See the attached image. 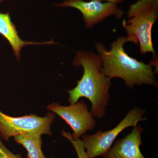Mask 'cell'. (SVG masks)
<instances>
[{
    "label": "cell",
    "mask_w": 158,
    "mask_h": 158,
    "mask_svg": "<svg viewBox=\"0 0 158 158\" xmlns=\"http://www.w3.org/2000/svg\"><path fill=\"white\" fill-rule=\"evenodd\" d=\"M0 136V158H23L20 154H15L4 145Z\"/></svg>",
    "instance_id": "12"
},
{
    "label": "cell",
    "mask_w": 158,
    "mask_h": 158,
    "mask_svg": "<svg viewBox=\"0 0 158 158\" xmlns=\"http://www.w3.org/2000/svg\"><path fill=\"white\" fill-rule=\"evenodd\" d=\"M54 158L53 157H51V158Z\"/></svg>",
    "instance_id": "16"
},
{
    "label": "cell",
    "mask_w": 158,
    "mask_h": 158,
    "mask_svg": "<svg viewBox=\"0 0 158 158\" xmlns=\"http://www.w3.org/2000/svg\"><path fill=\"white\" fill-rule=\"evenodd\" d=\"M155 1L156 2H158V0H155Z\"/></svg>",
    "instance_id": "15"
},
{
    "label": "cell",
    "mask_w": 158,
    "mask_h": 158,
    "mask_svg": "<svg viewBox=\"0 0 158 158\" xmlns=\"http://www.w3.org/2000/svg\"><path fill=\"white\" fill-rule=\"evenodd\" d=\"M144 130L141 126L133 128L132 131L122 139L113 143L103 158H146L140 149L142 145L141 134Z\"/></svg>",
    "instance_id": "8"
},
{
    "label": "cell",
    "mask_w": 158,
    "mask_h": 158,
    "mask_svg": "<svg viewBox=\"0 0 158 158\" xmlns=\"http://www.w3.org/2000/svg\"><path fill=\"white\" fill-rule=\"evenodd\" d=\"M90 1H98L100 2L102 1H106L107 2L113 3L115 5H118V4H121L124 1V0H90Z\"/></svg>",
    "instance_id": "13"
},
{
    "label": "cell",
    "mask_w": 158,
    "mask_h": 158,
    "mask_svg": "<svg viewBox=\"0 0 158 158\" xmlns=\"http://www.w3.org/2000/svg\"><path fill=\"white\" fill-rule=\"evenodd\" d=\"M145 112V110L135 106L112 129L104 131L100 130L92 135H83L82 141L88 158H95L104 155L123 131L128 127H135L139 122L147 119L146 117H143Z\"/></svg>",
    "instance_id": "4"
},
{
    "label": "cell",
    "mask_w": 158,
    "mask_h": 158,
    "mask_svg": "<svg viewBox=\"0 0 158 158\" xmlns=\"http://www.w3.org/2000/svg\"><path fill=\"white\" fill-rule=\"evenodd\" d=\"M56 118V114L48 112L44 117L34 114L12 117L0 110V136L6 141L11 137L25 134L51 135V127Z\"/></svg>",
    "instance_id": "5"
},
{
    "label": "cell",
    "mask_w": 158,
    "mask_h": 158,
    "mask_svg": "<svg viewBox=\"0 0 158 158\" xmlns=\"http://www.w3.org/2000/svg\"><path fill=\"white\" fill-rule=\"evenodd\" d=\"M54 5L57 7H70L77 9L83 15V19L87 28L92 27L111 15L120 19L124 15V11L118 8V5L107 2L65 0L62 3Z\"/></svg>",
    "instance_id": "7"
},
{
    "label": "cell",
    "mask_w": 158,
    "mask_h": 158,
    "mask_svg": "<svg viewBox=\"0 0 158 158\" xmlns=\"http://www.w3.org/2000/svg\"><path fill=\"white\" fill-rule=\"evenodd\" d=\"M158 16V2L155 0H137L129 7L127 17L122 25L131 42L139 43L140 52L155 54L152 31Z\"/></svg>",
    "instance_id": "3"
},
{
    "label": "cell",
    "mask_w": 158,
    "mask_h": 158,
    "mask_svg": "<svg viewBox=\"0 0 158 158\" xmlns=\"http://www.w3.org/2000/svg\"><path fill=\"white\" fill-rule=\"evenodd\" d=\"M81 66L84 73L77 86L67 91L70 104L76 103L81 98L88 99L91 103V112L94 117L102 118L105 116L110 99L111 80L102 72V63L98 56L92 52H77L73 62Z\"/></svg>",
    "instance_id": "1"
},
{
    "label": "cell",
    "mask_w": 158,
    "mask_h": 158,
    "mask_svg": "<svg viewBox=\"0 0 158 158\" xmlns=\"http://www.w3.org/2000/svg\"><path fill=\"white\" fill-rule=\"evenodd\" d=\"M62 135L70 141L76 152L78 158H88L82 140L79 139H74L70 133L62 131Z\"/></svg>",
    "instance_id": "11"
},
{
    "label": "cell",
    "mask_w": 158,
    "mask_h": 158,
    "mask_svg": "<svg viewBox=\"0 0 158 158\" xmlns=\"http://www.w3.org/2000/svg\"><path fill=\"white\" fill-rule=\"evenodd\" d=\"M5 1H6V0H0V3L2 2Z\"/></svg>",
    "instance_id": "14"
},
{
    "label": "cell",
    "mask_w": 158,
    "mask_h": 158,
    "mask_svg": "<svg viewBox=\"0 0 158 158\" xmlns=\"http://www.w3.org/2000/svg\"><path fill=\"white\" fill-rule=\"evenodd\" d=\"M131 42L128 37H119L112 43L110 50L101 43L96 44V50L102 63L103 73L109 79H123L127 87L134 89V85L156 86V80L152 65L130 57L124 49L126 43Z\"/></svg>",
    "instance_id": "2"
},
{
    "label": "cell",
    "mask_w": 158,
    "mask_h": 158,
    "mask_svg": "<svg viewBox=\"0 0 158 158\" xmlns=\"http://www.w3.org/2000/svg\"><path fill=\"white\" fill-rule=\"evenodd\" d=\"M41 135L37 134H25L14 137V140L27 150L29 158H46L42 150Z\"/></svg>",
    "instance_id": "10"
},
{
    "label": "cell",
    "mask_w": 158,
    "mask_h": 158,
    "mask_svg": "<svg viewBox=\"0 0 158 158\" xmlns=\"http://www.w3.org/2000/svg\"><path fill=\"white\" fill-rule=\"evenodd\" d=\"M47 108L66 122L72 129L73 134L71 135L75 140L79 139L88 131H92L96 127V122L84 101L70 104L69 106L53 102Z\"/></svg>",
    "instance_id": "6"
},
{
    "label": "cell",
    "mask_w": 158,
    "mask_h": 158,
    "mask_svg": "<svg viewBox=\"0 0 158 158\" xmlns=\"http://www.w3.org/2000/svg\"><path fill=\"white\" fill-rule=\"evenodd\" d=\"M0 34L2 35L11 46L15 56L19 61L21 51L27 45H50L57 44L53 39L44 42L25 41L19 37L16 26L11 21L9 12L0 13Z\"/></svg>",
    "instance_id": "9"
}]
</instances>
